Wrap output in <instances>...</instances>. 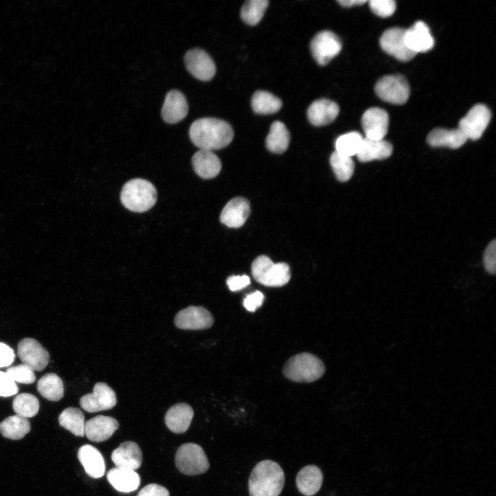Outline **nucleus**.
Segmentation results:
<instances>
[{
  "label": "nucleus",
  "mask_w": 496,
  "mask_h": 496,
  "mask_svg": "<svg viewBox=\"0 0 496 496\" xmlns=\"http://www.w3.org/2000/svg\"><path fill=\"white\" fill-rule=\"evenodd\" d=\"M189 134L200 149L213 151L227 146L234 138V130L227 122L216 118H201L191 125Z\"/></svg>",
  "instance_id": "f257e3e1"
},
{
  "label": "nucleus",
  "mask_w": 496,
  "mask_h": 496,
  "mask_svg": "<svg viewBox=\"0 0 496 496\" xmlns=\"http://www.w3.org/2000/svg\"><path fill=\"white\" fill-rule=\"evenodd\" d=\"M285 484V474L281 466L272 460L258 463L249 479L250 496H279Z\"/></svg>",
  "instance_id": "f03ea898"
},
{
  "label": "nucleus",
  "mask_w": 496,
  "mask_h": 496,
  "mask_svg": "<svg viewBox=\"0 0 496 496\" xmlns=\"http://www.w3.org/2000/svg\"><path fill=\"white\" fill-rule=\"evenodd\" d=\"M157 192L148 180L134 178L127 182L121 192V201L125 207L134 212H144L156 203Z\"/></svg>",
  "instance_id": "7ed1b4c3"
},
{
  "label": "nucleus",
  "mask_w": 496,
  "mask_h": 496,
  "mask_svg": "<svg viewBox=\"0 0 496 496\" xmlns=\"http://www.w3.org/2000/svg\"><path fill=\"white\" fill-rule=\"evenodd\" d=\"M325 371L322 361L309 353L291 357L283 367L285 376L296 382H312L320 378Z\"/></svg>",
  "instance_id": "20e7f679"
},
{
  "label": "nucleus",
  "mask_w": 496,
  "mask_h": 496,
  "mask_svg": "<svg viewBox=\"0 0 496 496\" xmlns=\"http://www.w3.org/2000/svg\"><path fill=\"white\" fill-rule=\"evenodd\" d=\"M251 273L258 282L267 287L283 286L291 278L287 264L274 263L266 256H260L255 259L251 265Z\"/></svg>",
  "instance_id": "39448f33"
},
{
  "label": "nucleus",
  "mask_w": 496,
  "mask_h": 496,
  "mask_svg": "<svg viewBox=\"0 0 496 496\" xmlns=\"http://www.w3.org/2000/svg\"><path fill=\"white\" fill-rule=\"evenodd\" d=\"M175 464L183 474L197 475L207 471L209 463L200 446L194 443L181 445L176 451Z\"/></svg>",
  "instance_id": "423d86ee"
},
{
  "label": "nucleus",
  "mask_w": 496,
  "mask_h": 496,
  "mask_svg": "<svg viewBox=\"0 0 496 496\" xmlns=\"http://www.w3.org/2000/svg\"><path fill=\"white\" fill-rule=\"evenodd\" d=\"M375 91L380 99L393 104L406 103L410 94L406 79L399 74L386 75L379 79Z\"/></svg>",
  "instance_id": "0eeeda50"
},
{
  "label": "nucleus",
  "mask_w": 496,
  "mask_h": 496,
  "mask_svg": "<svg viewBox=\"0 0 496 496\" xmlns=\"http://www.w3.org/2000/svg\"><path fill=\"white\" fill-rule=\"evenodd\" d=\"M310 49L316 62L324 65L340 53L342 42L333 32L324 30L314 36L311 41Z\"/></svg>",
  "instance_id": "6e6552de"
},
{
  "label": "nucleus",
  "mask_w": 496,
  "mask_h": 496,
  "mask_svg": "<svg viewBox=\"0 0 496 496\" xmlns=\"http://www.w3.org/2000/svg\"><path fill=\"white\" fill-rule=\"evenodd\" d=\"M490 118V110L483 104H477L459 121L458 129L467 139L477 140L483 134Z\"/></svg>",
  "instance_id": "1a4fd4ad"
},
{
  "label": "nucleus",
  "mask_w": 496,
  "mask_h": 496,
  "mask_svg": "<svg viewBox=\"0 0 496 496\" xmlns=\"http://www.w3.org/2000/svg\"><path fill=\"white\" fill-rule=\"evenodd\" d=\"M79 403L89 413L109 410L116 404V393L106 383L98 382L94 386L93 392L82 396Z\"/></svg>",
  "instance_id": "9d476101"
},
{
  "label": "nucleus",
  "mask_w": 496,
  "mask_h": 496,
  "mask_svg": "<svg viewBox=\"0 0 496 496\" xmlns=\"http://www.w3.org/2000/svg\"><path fill=\"white\" fill-rule=\"evenodd\" d=\"M17 355L23 364L38 371L47 366L50 359L48 351L37 340L31 338H23L19 342Z\"/></svg>",
  "instance_id": "9b49d317"
},
{
  "label": "nucleus",
  "mask_w": 496,
  "mask_h": 496,
  "mask_svg": "<svg viewBox=\"0 0 496 496\" xmlns=\"http://www.w3.org/2000/svg\"><path fill=\"white\" fill-rule=\"evenodd\" d=\"M214 318L203 307L189 306L177 313L175 326L181 329H206L212 326Z\"/></svg>",
  "instance_id": "f8f14e48"
},
{
  "label": "nucleus",
  "mask_w": 496,
  "mask_h": 496,
  "mask_svg": "<svg viewBox=\"0 0 496 496\" xmlns=\"http://www.w3.org/2000/svg\"><path fill=\"white\" fill-rule=\"evenodd\" d=\"M405 29L393 28L386 30L380 39L382 50L387 54L402 61L411 60L415 54L407 46L405 38Z\"/></svg>",
  "instance_id": "ddd939ff"
},
{
  "label": "nucleus",
  "mask_w": 496,
  "mask_h": 496,
  "mask_svg": "<svg viewBox=\"0 0 496 496\" xmlns=\"http://www.w3.org/2000/svg\"><path fill=\"white\" fill-rule=\"evenodd\" d=\"M187 70L196 79L209 81L216 74V65L211 57L203 50L194 48L184 56Z\"/></svg>",
  "instance_id": "4468645a"
},
{
  "label": "nucleus",
  "mask_w": 496,
  "mask_h": 496,
  "mask_svg": "<svg viewBox=\"0 0 496 496\" xmlns=\"http://www.w3.org/2000/svg\"><path fill=\"white\" fill-rule=\"evenodd\" d=\"M389 118L388 113L379 107H371L363 114L361 123L365 137L369 139L382 140L386 135Z\"/></svg>",
  "instance_id": "2eb2a0df"
},
{
  "label": "nucleus",
  "mask_w": 496,
  "mask_h": 496,
  "mask_svg": "<svg viewBox=\"0 0 496 496\" xmlns=\"http://www.w3.org/2000/svg\"><path fill=\"white\" fill-rule=\"evenodd\" d=\"M118 426L116 419L100 415L85 422L84 434L90 441L101 442L111 437Z\"/></svg>",
  "instance_id": "dca6fc26"
},
{
  "label": "nucleus",
  "mask_w": 496,
  "mask_h": 496,
  "mask_svg": "<svg viewBox=\"0 0 496 496\" xmlns=\"http://www.w3.org/2000/svg\"><path fill=\"white\" fill-rule=\"evenodd\" d=\"M404 38L408 48L415 54L431 50L435 43L429 28L421 21L415 22L410 28L405 30Z\"/></svg>",
  "instance_id": "f3484780"
},
{
  "label": "nucleus",
  "mask_w": 496,
  "mask_h": 496,
  "mask_svg": "<svg viewBox=\"0 0 496 496\" xmlns=\"http://www.w3.org/2000/svg\"><path fill=\"white\" fill-rule=\"evenodd\" d=\"M187 113L188 103L185 95L178 90H170L161 110L163 120L168 123H176L183 120Z\"/></svg>",
  "instance_id": "a211bd4d"
},
{
  "label": "nucleus",
  "mask_w": 496,
  "mask_h": 496,
  "mask_svg": "<svg viewBox=\"0 0 496 496\" xmlns=\"http://www.w3.org/2000/svg\"><path fill=\"white\" fill-rule=\"evenodd\" d=\"M250 214L249 203L244 198L230 200L223 209L220 220L229 227L238 228L244 225Z\"/></svg>",
  "instance_id": "6ab92c4d"
},
{
  "label": "nucleus",
  "mask_w": 496,
  "mask_h": 496,
  "mask_svg": "<svg viewBox=\"0 0 496 496\" xmlns=\"http://www.w3.org/2000/svg\"><path fill=\"white\" fill-rule=\"evenodd\" d=\"M111 459L116 467L135 471L141 465L143 455L136 442L127 441L113 451Z\"/></svg>",
  "instance_id": "aec40b11"
},
{
  "label": "nucleus",
  "mask_w": 496,
  "mask_h": 496,
  "mask_svg": "<svg viewBox=\"0 0 496 496\" xmlns=\"http://www.w3.org/2000/svg\"><path fill=\"white\" fill-rule=\"evenodd\" d=\"M194 416L191 406L178 403L171 406L165 415L167 427L173 433H183L189 427Z\"/></svg>",
  "instance_id": "412c9836"
},
{
  "label": "nucleus",
  "mask_w": 496,
  "mask_h": 496,
  "mask_svg": "<svg viewBox=\"0 0 496 496\" xmlns=\"http://www.w3.org/2000/svg\"><path fill=\"white\" fill-rule=\"evenodd\" d=\"M338 104L328 99H319L313 102L307 110L309 122L316 126L328 125L338 115Z\"/></svg>",
  "instance_id": "4be33fe9"
},
{
  "label": "nucleus",
  "mask_w": 496,
  "mask_h": 496,
  "mask_svg": "<svg viewBox=\"0 0 496 496\" xmlns=\"http://www.w3.org/2000/svg\"><path fill=\"white\" fill-rule=\"evenodd\" d=\"M78 458L85 473L92 478L103 477L105 471V464L101 452L90 444L82 446L78 451Z\"/></svg>",
  "instance_id": "5701e85b"
},
{
  "label": "nucleus",
  "mask_w": 496,
  "mask_h": 496,
  "mask_svg": "<svg viewBox=\"0 0 496 496\" xmlns=\"http://www.w3.org/2000/svg\"><path fill=\"white\" fill-rule=\"evenodd\" d=\"M192 165L197 175L205 179L216 177L222 167L219 158L212 151L207 149H199L194 154Z\"/></svg>",
  "instance_id": "b1692460"
},
{
  "label": "nucleus",
  "mask_w": 496,
  "mask_h": 496,
  "mask_svg": "<svg viewBox=\"0 0 496 496\" xmlns=\"http://www.w3.org/2000/svg\"><path fill=\"white\" fill-rule=\"evenodd\" d=\"M323 481L321 470L315 465H307L300 470L296 475V486L305 496H312L320 489Z\"/></svg>",
  "instance_id": "393cba45"
},
{
  "label": "nucleus",
  "mask_w": 496,
  "mask_h": 496,
  "mask_svg": "<svg viewBox=\"0 0 496 496\" xmlns=\"http://www.w3.org/2000/svg\"><path fill=\"white\" fill-rule=\"evenodd\" d=\"M109 483L118 491L130 493L136 490L140 484L138 474L133 470L114 467L107 473Z\"/></svg>",
  "instance_id": "a878e982"
},
{
  "label": "nucleus",
  "mask_w": 496,
  "mask_h": 496,
  "mask_svg": "<svg viewBox=\"0 0 496 496\" xmlns=\"http://www.w3.org/2000/svg\"><path fill=\"white\" fill-rule=\"evenodd\" d=\"M393 152L392 145L385 141L364 138L362 144L356 155L361 162L382 160L389 157Z\"/></svg>",
  "instance_id": "bb28decb"
},
{
  "label": "nucleus",
  "mask_w": 496,
  "mask_h": 496,
  "mask_svg": "<svg viewBox=\"0 0 496 496\" xmlns=\"http://www.w3.org/2000/svg\"><path fill=\"white\" fill-rule=\"evenodd\" d=\"M467 140L458 128H436L428 134L426 138L427 143L432 147H448L454 149L460 147Z\"/></svg>",
  "instance_id": "cd10ccee"
},
{
  "label": "nucleus",
  "mask_w": 496,
  "mask_h": 496,
  "mask_svg": "<svg viewBox=\"0 0 496 496\" xmlns=\"http://www.w3.org/2000/svg\"><path fill=\"white\" fill-rule=\"evenodd\" d=\"M289 141L290 134L285 124L273 122L266 138L267 148L273 153H282L287 149Z\"/></svg>",
  "instance_id": "c85d7f7f"
},
{
  "label": "nucleus",
  "mask_w": 496,
  "mask_h": 496,
  "mask_svg": "<svg viewBox=\"0 0 496 496\" xmlns=\"http://www.w3.org/2000/svg\"><path fill=\"white\" fill-rule=\"evenodd\" d=\"M37 391L50 401H59L64 395L62 380L55 373H46L37 382Z\"/></svg>",
  "instance_id": "c756f323"
},
{
  "label": "nucleus",
  "mask_w": 496,
  "mask_h": 496,
  "mask_svg": "<svg viewBox=\"0 0 496 496\" xmlns=\"http://www.w3.org/2000/svg\"><path fill=\"white\" fill-rule=\"evenodd\" d=\"M30 431V422L18 415L10 416L0 423V433L8 439H22Z\"/></svg>",
  "instance_id": "7c9ffc66"
},
{
  "label": "nucleus",
  "mask_w": 496,
  "mask_h": 496,
  "mask_svg": "<svg viewBox=\"0 0 496 496\" xmlns=\"http://www.w3.org/2000/svg\"><path fill=\"white\" fill-rule=\"evenodd\" d=\"M59 422L60 426L74 435L80 437L85 435V418L79 409L68 407L64 409L59 416Z\"/></svg>",
  "instance_id": "2f4dec72"
},
{
  "label": "nucleus",
  "mask_w": 496,
  "mask_h": 496,
  "mask_svg": "<svg viewBox=\"0 0 496 496\" xmlns=\"http://www.w3.org/2000/svg\"><path fill=\"white\" fill-rule=\"evenodd\" d=\"M251 107L253 110L260 114H273L277 112L282 107L281 100L267 91H257L251 97Z\"/></svg>",
  "instance_id": "473e14b6"
},
{
  "label": "nucleus",
  "mask_w": 496,
  "mask_h": 496,
  "mask_svg": "<svg viewBox=\"0 0 496 496\" xmlns=\"http://www.w3.org/2000/svg\"><path fill=\"white\" fill-rule=\"evenodd\" d=\"M363 140V136L358 132H350L342 134L335 141V152L349 157L356 156Z\"/></svg>",
  "instance_id": "72a5a7b5"
},
{
  "label": "nucleus",
  "mask_w": 496,
  "mask_h": 496,
  "mask_svg": "<svg viewBox=\"0 0 496 496\" xmlns=\"http://www.w3.org/2000/svg\"><path fill=\"white\" fill-rule=\"evenodd\" d=\"M12 408L16 415L28 419L37 415L39 409V402L34 395L23 393L14 399Z\"/></svg>",
  "instance_id": "f704fd0d"
},
{
  "label": "nucleus",
  "mask_w": 496,
  "mask_h": 496,
  "mask_svg": "<svg viewBox=\"0 0 496 496\" xmlns=\"http://www.w3.org/2000/svg\"><path fill=\"white\" fill-rule=\"evenodd\" d=\"M267 0H249L242 6L240 17L250 25H256L262 18L268 6Z\"/></svg>",
  "instance_id": "c9c22d12"
},
{
  "label": "nucleus",
  "mask_w": 496,
  "mask_h": 496,
  "mask_svg": "<svg viewBox=\"0 0 496 496\" xmlns=\"http://www.w3.org/2000/svg\"><path fill=\"white\" fill-rule=\"evenodd\" d=\"M330 164L338 180H349L354 171V162L351 157L340 154L335 151L331 154Z\"/></svg>",
  "instance_id": "e433bc0d"
},
{
  "label": "nucleus",
  "mask_w": 496,
  "mask_h": 496,
  "mask_svg": "<svg viewBox=\"0 0 496 496\" xmlns=\"http://www.w3.org/2000/svg\"><path fill=\"white\" fill-rule=\"evenodd\" d=\"M6 373L14 382L29 384L36 380L34 370L25 364L9 367Z\"/></svg>",
  "instance_id": "4c0bfd02"
},
{
  "label": "nucleus",
  "mask_w": 496,
  "mask_h": 496,
  "mask_svg": "<svg viewBox=\"0 0 496 496\" xmlns=\"http://www.w3.org/2000/svg\"><path fill=\"white\" fill-rule=\"evenodd\" d=\"M369 4L373 13L382 17H390L396 8V3L393 0H371Z\"/></svg>",
  "instance_id": "58836bf2"
},
{
  "label": "nucleus",
  "mask_w": 496,
  "mask_h": 496,
  "mask_svg": "<svg viewBox=\"0 0 496 496\" xmlns=\"http://www.w3.org/2000/svg\"><path fill=\"white\" fill-rule=\"evenodd\" d=\"M484 265L486 270L494 274L496 270V240H492L486 247L484 254Z\"/></svg>",
  "instance_id": "ea45409f"
},
{
  "label": "nucleus",
  "mask_w": 496,
  "mask_h": 496,
  "mask_svg": "<svg viewBox=\"0 0 496 496\" xmlns=\"http://www.w3.org/2000/svg\"><path fill=\"white\" fill-rule=\"evenodd\" d=\"M18 386L6 372L0 371V397H9L18 393Z\"/></svg>",
  "instance_id": "a19ab883"
},
{
  "label": "nucleus",
  "mask_w": 496,
  "mask_h": 496,
  "mask_svg": "<svg viewBox=\"0 0 496 496\" xmlns=\"http://www.w3.org/2000/svg\"><path fill=\"white\" fill-rule=\"evenodd\" d=\"M264 295L260 291H256L246 296L243 300V305L247 311L254 312L262 305Z\"/></svg>",
  "instance_id": "79ce46f5"
},
{
  "label": "nucleus",
  "mask_w": 496,
  "mask_h": 496,
  "mask_svg": "<svg viewBox=\"0 0 496 496\" xmlns=\"http://www.w3.org/2000/svg\"><path fill=\"white\" fill-rule=\"evenodd\" d=\"M137 496H169L167 489L157 484H150L143 487Z\"/></svg>",
  "instance_id": "37998d69"
},
{
  "label": "nucleus",
  "mask_w": 496,
  "mask_h": 496,
  "mask_svg": "<svg viewBox=\"0 0 496 496\" xmlns=\"http://www.w3.org/2000/svg\"><path fill=\"white\" fill-rule=\"evenodd\" d=\"M250 284V278L247 275L232 276L227 278V285L232 291H239Z\"/></svg>",
  "instance_id": "c03bdc74"
},
{
  "label": "nucleus",
  "mask_w": 496,
  "mask_h": 496,
  "mask_svg": "<svg viewBox=\"0 0 496 496\" xmlns=\"http://www.w3.org/2000/svg\"><path fill=\"white\" fill-rule=\"evenodd\" d=\"M14 359L13 350L7 344L0 342V367L10 365Z\"/></svg>",
  "instance_id": "a18cd8bd"
},
{
  "label": "nucleus",
  "mask_w": 496,
  "mask_h": 496,
  "mask_svg": "<svg viewBox=\"0 0 496 496\" xmlns=\"http://www.w3.org/2000/svg\"><path fill=\"white\" fill-rule=\"evenodd\" d=\"M366 0H340L338 2L344 7H352L355 6H360L365 3Z\"/></svg>",
  "instance_id": "49530a36"
}]
</instances>
